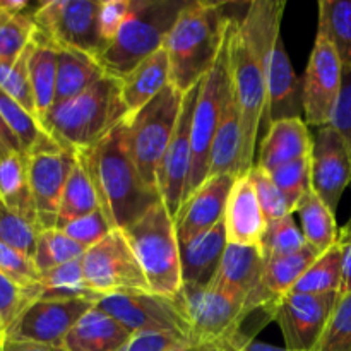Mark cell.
I'll return each mask as SVG.
<instances>
[{"label":"cell","mask_w":351,"mask_h":351,"mask_svg":"<svg viewBox=\"0 0 351 351\" xmlns=\"http://www.w3.org/2000/svg\"><path fill=\"white\" fill-rule=\"evenodd\" d=\"M132 0H101L99 7V33L103 41L110 43L130 14Z\"/></svg>","instance_id":"obj_49"},{"label":"cell","mask_w":351,"mask_h":351,"mask_svg":"<svg viewBox=\"0 0 351 351\" xmlns=\"http://www.w3.org/2000/svg\"><path fill=\"white\" fill-rule=\"evenodd\" d=\"M305 245H308L307 240L291 215L267 223L266 233H264L259 247L264 259L271 261L300 252Z\"/></svg>","instance_id":"obj_41"},{"label":"cell","mask_w":351,"mask_h":351,"mask_svg":"<svg viewBox=\"0 0 351 351\" xmlns=\"http://www.w3.org/2000/svg\"><path fill=\"white\" fill-rule=\"evenodd\" d=\"M34 47L29 57V81L33 89L38 120L43 125L45 117L55 105L57 91L58 48L34 31Z\"/></svg>","instance_id":"obj_30"},{"label":"cell","mask_w":351,"mask_h":351,"mask_svg":"<svg viewBox=\"0 0 351 351\" xmlns=\"http://www.w3.org/2000/svg\"><path fill=\"white\" fill-rule=\"evenodd\" d=\"M185 324L187 348L239 350L245 338V322L257 312L249 311L243 300L221 293L211 287L182 285L173 297ZM267 314V312H266Z\"/></svg>","instance_id":"obj_5"},{"label":"cell","mask_w":351,"mask_h":351,"mask_svg":"<svg viewBox=\"0 0 351 351\" xmlns=\"http://www.w3.org/2000/svg\"><path fill=\"white\" fill-rule=\"evenodd\" d=\"M302 84L297 79L283 38L276 41L266 74V112L263 123L266 129L278 120L302 119ZM261 123V125H263Z\"/></svg>","instance_id":"obj_21"},{"label":"cell","mask_w":351,"mask_h":351,"mask_svg":"<svg viewBox=\"0 0 351 351\" xmlns=\"http://www.w3.org/2000/svg\"><path fill=\"white\" fill-rule=\"evenodd\" d=\"M129 117L120 79L105 74L81 95L53 105L43 127L58 146L75 154L96 146Z\"/></svg>","instance_id":"obj_4"},{"label":"cell","mask_w":351,"mask_h":351,"mask_svg":"<svg viewBox=\"0 0 351 351\" xmlns=\"http://www.w3.org/2000/svg\"><path fill=\"white\" fill-rule=\"evenodd\" d=\"M247 173L250 175V180H252L254 189H256L261 209H263L267 223L293 215V208L287 201V197L281 194L278 185L273 182L269 171L261 168L259 165H254Z\"/></svg>","instance_id":"obj_44"},{"label":"cell","mask_w":351,"mask_h":351,"mask_svg":"<svg viewBox=\"0 0 351 351\" xmlns=\"http://www.w3.org/2000/svg\"><path fill=\"white\" fill-rule=\"evenodd\" d=\"M285 0H254L242 19L233 17L228 29L230 77L242 123L240 175L256 165L257 141L266 112V74L276 41L281 38Z\"/></svg>","instance_id":"obj_1"},{"label":"cell","mask_w":351,"mask_h":351,"mask_svg":"<svg viewBox=\"0 0 351 351\" xmlns=\"http://www.w3.org/2000/svg\"><path fill=\"white\" fill-rule=\"evenodd\" d=\"M295 213L300 216L302 233L305 240L319 254H324L338 242L339 230L336 225V215L319 199L314 191L302 197L295 208Z\"/></svg>","instance_id":"obj_33"},{"label":"cell","mask_w":351,"mask_h":351,"mask_svg":"<svg viewBox=\"0 0 351 351\" xmlns=\"http://www.w3.org/2000/svg\"><path fill=\"white\" fill-rule=\"evenodd\" d=\"M3 332H5V326H3L2 317H0V336H3Z\"/></svg>","instance_id":"obj_59"},{"label":"cell","mask_w":351,"mask_h":351,"mask_svg":"<svg viewBox=\"0 0 351 351\" xmlns=\"http://www.w3.org/2000/svg\"><path fill=\"white\" fill-rule=\"evenodd\" d=\"M84 254V247L74 242L62 230H43L40 233V239H38L36 254H34L33 263L41 274L45 271L53 269V267L72 263V261L82 259Z\"/></svg>","instance_id":"obj_38"},{"label":"cell","mask_w":351,"mask_h":351,"mask_svg":"<svg viewBox=\"0 0 351 351\" xmlns=\"http://www.w3.org/2000/svg\"><path fill=\"white\" fill-rule=\"evenodd\" d=\"M235 351H291V350H288L287 346H285V348H280V346L267 345V343L257 341V339H250V341H245L239 350Z\"/></svg>","instance_id":"obj_56"},{"label":"cell","mask_w":351,"mask_h":351,"mask_svg":"<svg viewBox=\"0 0 351 351\" xmlns=\"http://www.w3.org/2000/svg\"><path fill=\"white\" fill-rule=\"evenodd\" d=\"M33 10L21 14H0V60L12 64L21 57L34 36Z\"/></svg>","instance_id":"obj_40"},{"label":"cell","mask_w":351,"mask_h":351,"mask_svg":"<svg viewBox=\"0 0 351 351\" xmlns=\"http://www.w3.org/2000/svg\"><path fill=\"white\" fill-rule=\"evenodd\" d=\"M105 74V69L91 55L69 48H58L55 105L81 95Z\"/></svg>","instance_id":"obj_31"},{"label":"cell","mask_w":351,"mask_h":351,"mask_svg":"<svg viewBox=\"0 0 351 351\" xmlns=\"http://www.w3.org/2000/svg\"><path fill=\"white\" fill-rule=\"evenodd\" d=\"M98 208L99 201L98 195H96L95 185H93L84 165L75 156V163L67 178L64 194H62L57 228L60 230L62 226H65L72 219L89 215V213L96 211Z\"/></svg>","instance_id":"obj_36"},{"label":"cell","mask_w":351,"mask_h":351,"mask_svg":"<svg viewBox=\"0 0 351 351\" xmlns=\"http://www.w3.org/2000/svg\"><path fill=\"white\" fill-rule=\"evenodd\" d=\"M132 332L101 308H89L64 339L65 351H122Z\"/></svg>","instance_id":"obj_25"},{"label":"cell","mask_w":351,"mask_h":351,"mask_svg":"<svg viewBox=\"0 0 351 351\" xmlns=\"http://www.w3.org/2000/svg\"><path fill=\"white\" fill-rule=\"evenodd\" d=\"M91 307L95 304L88 300H34L5 329L3 338L62 346L71 329Z\"/></svg>","instance_id":"obj_16"},{"label":"cell","mask_w":351,"mask_h":351,"mask_svg":"<svg viewBox=\"0 0 351 351\" xmlns=\"http://www.w3.org/2000/svg\"><path fill=\"white\" fill-rule=\"evenodd\" d=\"M230 86H232V77H230V51L228 36H226L218 60L199 84L194 117H192V167L187 197L192 192L197 191L209 177L213 141L218 130L223 103L228 95Z\"/></svg>","instance_id":"obj_9"},{"label":"cell","mask_w":351,"mask_h":351,"mask_svg":"<svg viewBox=\"0 0 351 351\" xmlns=\"http://www.w3.org/2000/svg\"><path fill=\"white\" fill-rule=\"evenodd\" d=\"M168 351H191L187 348V346H175V348H171V350H168Z\"/></svg>","instance_id":"obj_58"},{"label":"cell","mask_w":351,"mask_h":351,"mask_svg":"<svg viewBox=\"0 0 351 351\" xmlns=\"http://www.w3.org/2000/svg\"><path fill=\"white\" fill-rule=\"evenodd\" d=\"M312 144L314 137L304 119L278 120L266 129L256 165L266 171H273L291 161L311 156Z\"/></svg>","instance_id":"obj_24"},{"label":"cell","mask_w":351,"mask_h":351,"mask_svg":"<svg viewBox=\"0 0 351 351\" xmlns=\"http://www.w3.org/2000/svg\"><path fill=\"white\" fill-rule=\"evenodd\" d=\"M343 72L345 69L331 41L317 33L302 79V101L307 125L317 129L331 125L341 96Z\"/></svg>","instance_id":"obj_12"},{"label":"cell","mask_w":351,"mask_h":351,"mask_svg":"<svg viewBox=\"0 0 351 351\" xmlns=\"http://www.w3.org/2000/svg\"><path fill=\"white\" fill-rule=\"evenodd\" d=\"M127 120L96 146L75 153L95 185L99 208L115 230L127 228L154 204L163 202L160 192L141 177L130 156Z\"/></svg>","instance_id":"obj_2"},{"label":"cell","mask_w":351,"mask_h":351,"mask_svg":"<svg viewBox=\"0 0 351 351\" xmlns=\"http://www.w3.org/2000/svg\"><path fill=\"white\" fill-rule=\"evenodd\" d=\"M269 175L281 191V194L290 202L293 211L298 202L302 201V197L312 191L311 156L283 165V167L269 171Z\"/></svg>","instance_id":"obj_43"},{"label":"cell","mask_w":351,"mask_h":351,"mask_svg":"<svg viewBox=\"0 0 351 351\" xmlns=\"http://www.w3.org/2000/svg\"><path fill=\"white\" fill-rule=\"evenodd\" d=\"M60 230L65 235L71 237L74 242H77L79 245H82L88 250L91 249V247H95L96 243L101 242V240L115 228H113V225L110 223V219L106 218L103 209L98 208L96 211L89 213V215L72 219L67 225L62 226Z\"/></svg>","instance_id":"obj_46"},{"label":"cell","mask_w":351,"mask_h":351,"mask_svg":"<svg viewBox=\"0 0 351 351\" xmlns=\"http://www.w3.org/2000/svg\"><path fill=\"white\" fill-rule=\"evenodd\" d=\"M175 346H185L177 338L160 332H136L122 351H168Z\"/></svg>","instance_id":"obj_50"},{"label":"cell","mask_w":351,"mask_h":351,"mask_svg":"<svg viewBox=\"0 0 351 351\" xmlns=\"http://www.w3.org/2000/svg\"><path fill=\"white\" fill-rule=\"evenodd\" d=\"M113 319L125 326L132 335L136 332H160L177 338L187 346L185 324L175 305L173 297L156 293L106 295L96 304Z\"/></svg>","instance_id":"obj_14"},{"label":"cell","mask_w":351,"mask_h":351,"mask_svg":"<svg viewBox=\"0 0 351 351\" xmlns=\"http://www.w3.org/2000/svg\"><path fill=\"white\" fill-rule=\"evenodd\" d=\"M0 202L21 218L38 225L26 154L7 153L0 156Z\"/></svg>","instance_id":"obj_28"},{"label":"cell","mask_w":351,"mask_h":351,"mask_svg":"<svg viewBox=\"0 0 351 351\" xmlns=\"http://www.w3.org/2000/svg\"><path fill=\"white\" fill-rule=\"evenodd\" d=\"M199 351H235V350H230V348H202Z\"/></svg>","instance_id":"obj_57"},{"label":"cell","mask_w":351,"mask_h":351,"mask_svg":"<svg viewBox=\"0 0 351 351\" xmlns=\"http://www.w3.org/2000/svg\"><path fill=\"white\" fill-rule=\"evenodd\" d=\"M319 256L321 254L314 247L305 245L300 252L266 261L263 276V287L266 293L274 302H280L281 297H285V295L293 290L298 280L304 276L305 271L312 266V263H315Z\"/></svg>","instance_id":"obj_34"},{"label":"cell","mask_w":351,"mask_h":351,"mask_svg":"<svg viewBox=\"0 0 351 351\" xmlns=\"http://www.w3.org/2000/svg\"><path fill=\"white\" fill-rule=\"evenodd\" d=\"M266 259L259 245L228 243L209 287L243 300L252 312H267L274 321V302L263 287Z\"/></svg>","instance_id":"obj_13"},{"label":"cell","mask_w":351,"mask_h":351,"mask_svg":"<svg viewBox=\"0 0 351 351\" xmlns=\"http://www.w3.org/2000/svg\"><path fill=\"white\" fill-rule=\"evenodd\" d=\"M312 351H351V293L339 297L328 328Z\"/></svg>","instance_id":"obj_45"},{"label":"cell","mask_w":351,"mask_h":351,"mask_svg":"<svg viewBox=\"0 0 351 351\" xmlns=\"http://www.w3.org/2000/svg\"><path fill=\"white\" fill-rule=\"evenodd\" d=\"M228 245L225 219L194 239L180 243L182 285L209 287L218 273L223 254Z\"/></svg>","instance_id":"obj_23"},{"label":"cell","mask_w":351,"mask_h":351,"mask_svg":"<svg viewBox=\"0 0 351 351\" xmlns=\"http://www.w3.org/2000/svg\"><path fill=\"white\" fill-rule=\"evenodd\" d=\"M0 153L2 154L23 153L19 141H17L16 137H14V134L10 132V129L7 127V123L3 122L2 115H0Z\"/></svg>","instance_id":"obj_54"},{"label":"cell","mask_w":351,"mask_h":351,"mask_svg":"<svg viewBox=\"0 0 351 351\" xmlns=\"http://www.w3.org/2000/svg\"><path fill=\"white\" fill-rule=\"evenodd\" d=\"M233 16L225 3L195 0L182 10L165 40L170 60V82L182 93L191 91L218 60Z\"/></svg>","instance_id":"obj_3"},{"label":"cell","mask_w":351,"mask_h":351,"mask_svg":"<svg viewBox=\"0 0 351 351\" xmlns=\"http://www.w3.org/2000/svg\"><path fill=\"white\" fill-rule=\"evenodd\" d=\"M33 300H88L98 304L101 295L88 285L82 259L53 267L40 274V283L31 288Z\"/></svg>","instance_id":"obj_29"},{"label":"cell","mask_w":351,"mask_h":351,"mask_svg":"<svg viewBox=\"0 0 351 351\" xmlns=\"http://www.w3.org/2000/svg\"><path fill=\"white\" fill-rule=\"evenodd\" d=\"M225 228L228 243L261 245L267 221L261 209L250 175H240L230 192L225 211Z\"/></svg>","instance_id":"obj_22"},{"label":"cell","mask_w":351,"mask_h":351,"mask_svg":"<svg viewBox=\"0 0 351 351\" xmlns=\"http://www.w3.org/2000/svg\"><path fill=\"white\" fill-rule=\"evenodd\" d=\"M40 233V226L21 218L0 202V242L34 259Z\"/></svg>","instance_id":"obj_42"},{"label":"cell","mask_w":351,"mask_h":351,"mask_svg":"<svg viewBox=\"0 0 351 351\" xmlns=\"http://www.w3.org/2000/svg\"><path fill=\"white\" fill-rule=\"evenodd\" d=\"M0 115L14 137L19 141L21 149L26 156L60 147L33 113L27 112L23 105L3 91H0Z\"/></svg>","instance_id":"obj_32"},{"label":"cell","mask_w":351,"mask_h":351,"mask_svg":"<svg viewBox=\"0 0 351 351\" xmlns=\"http://www.w3.org/2000/svg\"><path fill=\"white\" fill-rule=\"evenodd\" d=\"M122 232L143 267L151 291L175 297L182 288L180 242L167 206L158 202Z\"/></svg>","instance_id":"obj_7"},{"label":"cell","mask_w":351,"mask_h":351,"mask_svg":"<svg viewBox=\"0 0 351 351\" xmlns=\"http://www.w3.org/2000/svg\"><path fill=\"white\" fill-rule=\"evenodd\" d=\"M185 93L168 84L160 95L127 120L129 151L141 177L158 191V167L177 129ZM160 192V191H158Z\"/></svg>","instance_id":"obj_8"},{"label":"cell","mask_w":351,"mask_h":351,"mask_svg":"<svg viewBox=\"0 0 351 351\" xmlns=\"http://www.w3.org/2000/svg\"><path fill=\"white\" fill-rule=\"evenodd\" d=\"M74 163L75 154L64 147L27 156L29 184L41 232L57 228L62 194Z\"/></svg>","instance_id":"obj_19"},{"label":"cell","mask_w":351,"mask_h":351,"mask_svg":"<svg viewBox=\"0 0 351 351\" xmlns=\"http://www.w3.org/2000/svg\"><path fill=\"white\" fill-rule=\"evenodd\" d=\"M33 47L34 40H31L26 50L12 64H7V62L0 60V91H3L10 98L16 99L19 105H23L27 112L33 113L38 119L33 89H31L29 81V57L31 51H33Z\"/></svg>","instance_id":"obj_39"},{"label":"cell","mask_w":351,"mask_h":351,"mask_svg":"<svg viewBox=\"0 0 351 351\" xmlns=\"http://www.w3.org/2000/svg\"><path fill=\"white\" fill-rule=\"evenodd\" d=\"M0 273L24 290H31L40 283V271L34 266L33 259L3 242H0Z\"/></svg>","instance_id":"obj_47"},{"label":"cell","mask_w":351,"mask_h":351,"mask_svg":"<svg viewBox=\"0 0 351 351\" xmlns=\"http://www.w3.org/2000/svg\"><path fill=\"white\" fill-rule=\"evenodd\" d=\"M240 156H242V123L237 105L233 86H230L228 95L223 103L221 119L211 147L209 158V177L232 173L239 177Z\"/></svg>","instance_id":"obj_26"},{"label":"cell","mask_w":351,"mask_h":351,"mask_svg":"<svg viewBox=\"0 0 351 351\" xmlns=\"http://www.w3.org/2000/svg\"><path fill=\"white\" fill-rule=\"evenodd\" d=\"M2 339H3V336H0V348H2Z\"/></svg>","instance_id":"obj_60"},{"label":"cell","mask_w":351,"mask_h":351,"mask_svg":"<svg viewBox=\"0 0 351 351\" xmlns=\"http://www.w3.org/2000/svg\"><path fill=\"white\" fill-rule=\"evenodd\" d=\"M170 84V60L165 48L141 62L132 72L120 79L122 98L130 115L139 112Z\"/></svg>","instance_id":"obj_27"},{"label":"cell","mask_w":351,"mask_h":351,"mask_svg":"<svg viewBox=\"0 0 351 351\" xmlns=\"http://www.w3.org/2000/svg\"><path fill=\"white\" fill-rule=\"evenodd\" d=\"M331 125H335L345 136L351 149V71H346V69L343 72L341 96H339Z\"/></svg>","instance_id":"obj_51"},{"label":"cell","mask_w":351,"mask_h":351,"mask_svg":"<svg viewBox=\"0 0 351 351\" xmlns=\"http://www.w3.org/2000/svg\"><path fill=\"white\" fill-rule=\"evenodd\" d=\"M101 0H48L33 9L36 33L57 48L98 58L105 48L99 33Z\"/></svg>","instance_id":"obj_10"},{"label":"cell","mask_w":351,"mask_h":351,"mask_svg":"<svg viewBox=\"0 0 351 351\" xmlns=\"http://www.w3.org/2000/svg\"><path fill=\"white\" fill-rule=\"evenodd\" d=\"M33 302L29 290H24L19 285L0 273V317L5 329L17 319V315Z\"/></svg>","instance_id":"obj_48"},{"label":"cell","mask_w":351,"mask_h":351,"mask_svg":"<svg viewBox=\"0 0 351 351\" xmlns=\"http://www.w3.org/2000/svg\"><path fill=\"white\" fill-rule=\"evenodd\" d=\"M341 287V247L335 245L312 263L304 276L293 287V293H335Z\"/></svg>","instance_id":"obj_37"},{"label":"cell","mask_w":351,"mask_h":351,"mask_svg":"<svg viewBox=\"0 0 351 351\" xmlns=\"http://www.w3.org/2000/svg\"><path fill=\"white\" fill-rule=\"evenodd\" d=\"M29 9L24 0H0V14H21Z\"/></svg>","instance_id":"obj_55"},{"label":"cell","mask_w":351,"mask_h":351,"mask_svg":"<svg viewBox=\"0 0 351 351\" xmlns=\"http://www.w3.org/2000/svg\"><path fill=\"white\" fill-rule=\"evenodd\" d=\"M82 269L89 287L101 297L151 291L143 267L122 230H113L101 242L86 250Z\"/></svg>","instance_id":"obj_11"},{"label":"cell","mask_w":351,"mask_h":351,"mask_svg":"<svg viewBox=\"0 0 351 351\" xmlns=\"http://www.w3.org/2000/svg\"><path fill=\"white\" fill-rule=\"evenodd\" d=\"M312 191L336 215L343 192L351 184V149L335 125L319 127L311 153Z\"/></svg>","instance_id":"obj_18"},{"label":"cell","mask_w":351,"mask_h":351,"mask_svg":"<svg viewBox=\"0 0 351 351\" xmlns=\"http://www.w3.org/2000/svg\"><path fill=\"white\" fill-rule=\"evenodd\" d=\"M0 351H65L64 346H48L40 343L31 341H14V339H2V348Z\"/></svg>","instance_id":"obj_53"},{"label":"cell","mask_w":351,"mask_h":351,"mask_svg":"<svg viewBox=\"0 0 351 351\" xmlns=\"http://www.w3.org/2000/svg\"><path fill=\"white\" fill-rule=\"evenodd\" d=\"M339 293H287L274 307L285 346L291 351H312L331 321Z\"/></svg>","instance_id":"obj_15"},{"label":"cell","mask_w":351,"mask_h":351,"mask_svg":"<svg viewBox=\"0 0 351 351\" xmlns=\"http://www.w3.org/2000/svg\"><path fill=\"white\" fill-rule=\"evenodd\" d=\"M235 180L237 175L232 173L208 177L197 191L185 199L173 218L178 242H187L225 219L226 204Z\"/></svg>","instance_id":"obj_20"},{"label":"cell","mask_w":351,"mask_h":351,"mask_svg":"<svg viewBox=\"0 0 351 351\" xmlns=\"http://www.w3.org/2000/svg\"><path fill=\"white\" fill-rule=\"evenodd\" d=\"M338 243L341 247V287H339V297H345V295L351 293V218L339 230Z\"/></svg>","instance_id":"obj_52"},{"label":"cell","mask_w":351,"mask_h":351,"mask_svg":"<svg viewBox=\"0 0 351 351\" xmlns=\"http://www.w3.org/2000/svg\"><path fill=\"white\" fill-rule=\"evenodd\" d=\"M199 84L185 93L177 129L158 167V191H160L161 201L173 218L180 211L189 191V177H191L192 167V117H194Z\"/></svg>","instance_id":"obj_17"},{"label":"cell","mask_w":351,"mask_h":351,"mask_svg":"<svg viewBox=\"0 0 351 351\" xmlns=\"http://www.w3.org/2000/svg\"><path fill=\"white\" fill-rule=\"evenodd\" d=\"M317 33L331 41L343 69L351 71V0H321Z\"/></svg>","instance_id":"obj_35"},{"label":"cell","mask_w":351,"mask_h":351,"mask_svg":"<svg viewBox=\"0 0 351 351\" xmlns=\"http://www.w3.org/2000/svg\"><path fill=\"white\" fill-rule=\"evenodd\" d=\"M187 5V0H132L127 21L96 60L106 74L123 79L163 48L168 33Z\"/></svg>","instance_id":"obj_6"},{"label":"cell","mask_w":351,"mask_h":351,"mask_svg":"<svg viewBox=\"0 0 351 351\" xmlns=\"http://www.w3.org/2000/svg\"><path fill=\"white\" fill-rule=\"evenodd\" d=\"M0 156H2V153H0Z\"/></svg>","instance_id":"obj_61"}]
</instances>
